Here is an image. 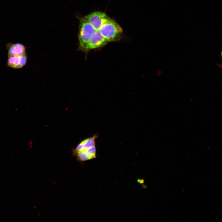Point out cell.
<instances>
[{
    "label": "cell",
    "instance_id": "1",
    "mask_svg": "<svg viewBox=\"0 0 222 222\" xmlns=\"http://www.w3.org/2000/svg\"><path fill=\"white\" fill-rule=\"evenodd\" d=\"M99 31L109 42L120 40L123 30L116 22L108 17L101 26Z\"/></svg>",
    "mask_w": 222,
    "mask_h": 222
},
{
    "label": "cell",
    "instance_id": "2",
    "mask_svg": "<svg viewBox=\"0 0 222 222\" xmlns=\"http://www.w3.org/2000/svg\"><path fill=\"white\" fill-rule=\"evenodd\" d=\"M79 20V46L77 50L86 52L89 39L95 30L92 25L83 18H80Z\"/></svg>",
    "mask_w": 222,
    "mask_h": 222
},
{
    "label": "cell",
    "instance_id": "3",
    "mask_svg": "<svg viewBox=\"0 0 222 222\" xmlns=\"http://www.w3.org/2000/svg\"><path fill=\"white\" fill-rule=\"evenodd\" d=\"M109 42L102 35L99 31L95 30L91 36L87 44L86 52L93 49L103 47Z\"/></svg>",
    "mask_w": 222,
    "mask_h": 222
},
{
    "label": "cell",
    "instance_id": "4",
    "mask_svg": "<svg viewBox=\"0 0 222 222\" xmlns=\"http://www.w3.org/2000/svg\"><path fill=\"white\" fill-rule=\"evenodd\" d=\"M27 56L25 53L18 56H8L7 62V67L14 69L22 68L26 64Z\"/></svg>",
    "mask_w": 222,
    "mask_h": 222
},
{
    "label": "cell",
    "instance_id": "5",
    "mask_svg": "<svg viewBox=\"0 0 222 222\" xmlns=\"http://www.w3.org/2000/svg\"><path fill=\"white\" fill-rule=\"evenodd\" d=\"M77 159L80 162L92 159L96 157V146L73 154Z\"/></svg>",
    "mask_w": 222,
    "mask_h": 222
},
{
    "label": "cell",
    "instance_id": "6",
    "mask_svg": "<svg viewBox=\"0 0 222 222\" xmlns=\"http://www.w3.org/2000/svg\"><path fill=\"white\" fill-rule=\"evenodd\" d=\"M98 137V135L96 134L84 140L79 144L76 148L73 150V154L96 146V140Z\"/></svg>",
    "mask_w": 222,
    "mask_h": 222
},
{
    "label": "cell",
    "instance_id": "7",
    "mask_svg": "<svg viewBox=\"0 0 222 222\" xmlns=\"http://www.w3.org/2000/svg\"><path fill=\"white\" fill-rule=\"evenodd\" d=\"M8 50V56H18L26 53L25 47L20 43H8L6 46Z\"/></svg>",
    "mask_w": 222,
    "mask_h": 222
},
{
    "label": "cell",
    "instance_id": "8",
    "mask_svg": "<svg viewBox=\"0 0 222 222\" xmlns=\"http://www.w3.org/2000/svg\"><path fill=\"white\" fill-rule=\"evenodd\" d=\"M138 182L141 184L143 183L144 182V180L143 179L138 180Z\"/></svg>",
    "mask_w": 222,
    "mask_h": 222
},
{
    "label": "cell",
    "instance_id": "9",
    "mask_svg": "<svg viewBox=\"0 0 222 222\" xmlns=\"http://www.w3.org/2000/svg\"><path fill=\"white\" fill-rule=\"evenodd\" d=\"M221 56H222V51L221 53Z\"/></svg>",
    "mask_w": 222,
    "mask_h": 222
}]
</instances>
